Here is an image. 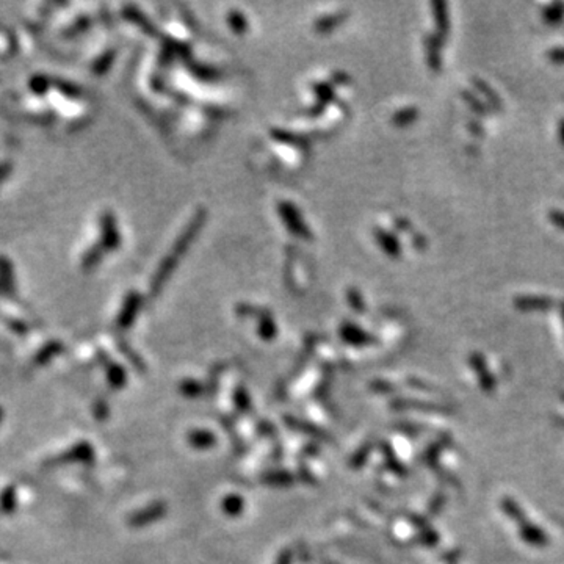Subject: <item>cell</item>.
I'll list each match as a JSON object with an SVG mask.
<instances>
[{"mask_svg":"<svg viewBox=\"0 0 564 564\" xmlns=\"http://www.w3.org/2000/svg\"><path fill=\"white\" fill-rule=\"evenodd\" d=\"M15 288V271H13L11 262L5 256H0V288L11 290Z\"/></svg>","mask_w":564,"mask_h":564,"instance_id":"cell-1","label":"cell"},{"mask_svg":"<svg viewBox=\"0 0 564 564\" xmlns=\"http://www.w3.org/2000/svg\"><path fill=\"white\" fill-rule=\"evenodd\" d=\"M49 88V80L43 76H38L35 79L30 80V90L38 94V96H43V94Z\"/></svg>","mask_w":564,"mask_h":564,"instance_id":"cell-2","label":"cell"}]
</instances>
